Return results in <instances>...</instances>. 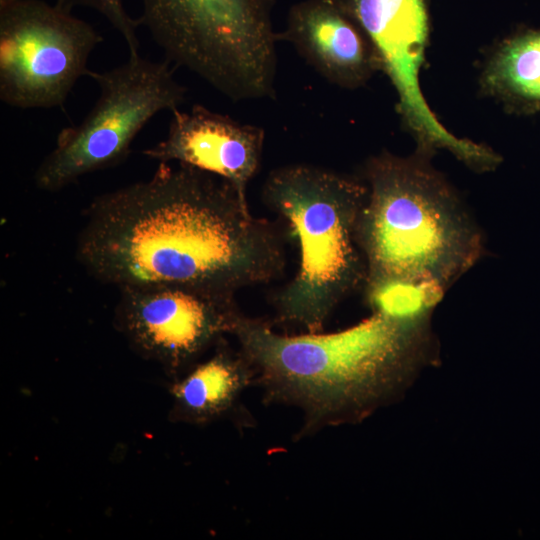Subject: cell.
Returning a JSON list of instances; mask_svg holds the SVG:
<instances>
[{
    "label": "cell",
    "mask_w": 540,
    "mask_h": 540,
    "mask_svg": "<svg viewBox=\"0 0 540 540\" xmlns=\"http://www.w3.org/2000/svg\"><path fill=\"white\" fill-rule=\"evenodd\" d=\"M428 159L382 152L367 160L368 195L356 230L365 283L426 278L449 288L482 257L477 222Z\"/></svg>",
    "instance_id": "cell-3"
},
{
    "label": "cell",
    "mask_w": 540,
    "mask_h": 540,
    "mask_svg": "<svg viewBox=\"0 0 540 540\" xmlns=\"http://www.w3.org/2000/svg\"><path fill=\"white\" fill-rule=\"evenodd\" d=\"M171 113L166 137L143 154L160 163L198 169L247 191L261 164L264 130L199 104Z\"/></svg>",
    "instance_id": "cell-9"
},
{
    "label": "cell",
    "mask_w": 540,
    "mask_h": 540,
    "mask_svg": "<svg viewBox=\"0 0 540 540\" xmlns=\"http://www.w3.org/2000/svg\"><path fill=\"white\" fill-rule=\"evenodd\" d=\"M365 297L372 311L409 321H431L447 287L434 279L391 278L367 282Z\"/></svg>",
    "instance_id": "cell-13"
},
{
    "label": "cell",
    "mask_w": 540,
    "mask_h": 540,
    "mask_svg": "<svg viewBox=\"0 0 540 540\" xmlns=\"http://www.w3.org/2000/svg\"><path fill=\"white\" fill-rule=\"evenodd\" d=\"M367 195L364 180L311 164L270 172L262 199L299 249L297 272L272 299L277 322L322 332L337 306L364 287L367 267L356 230Z\"/></svg>",
    "instance_id": "cell-4"
},
{
    "label": "cell",
    "mask_w": 540,
    "mask_h": 540,
    "mask_svg": "<svg viewBox=\"0 0 540 540\" xmlns=\"http://www.w3.org/2000/svg\"><path fill=\"white\" fill-rule=\"evenodd\" d=\"M57 5L72 11L77 7L91 8L104 16L112 27L121 35L129 55L139 54L137 27L141 22L133 19L126 11L123 0H56Z\"/></svg>",
    "instance_id": "cell-14"
},
{
    "label": "cell",
    "mask_w": 540,
    "mask_h": 540,
    "mask_svg": "<svg viewBox=\"0 0 540 540\" xmlns=\"http://www.w3.org/2000/svg\"><path fill=\"white\" fill-rule=\"evenodd\" d=\"M76 256L119 289L170 284L233 296L275 280L286 265L281 232L251 213L246 191L168 163L93 200Z\"/></svg>",
    "instance_id": "cell-1"
},
{
    "label": "cell",
    "mask_w": 540,
    "mask_h": 540,
    "mask_svg": "<svg viewBox=\"0 0 540 540\" xmlns=\"http://www.w3.org/2000/svg\"><path fill=\"white\" fill-rule=\"evenodd\" d=\"M103 41L88 22L42 0H0V100L19 109L61 107Z\"/></svg>",
    "instance_id": "cell-7"
},
{
    "label": "cell",
    "mask_w": 540,
    "mask_h": 540,
    "mask_svg": "<svg viewBox=\"0 0 540 540\" xmlns=\"http://www.w3.org/2000/svg\"><path fill=\"white\" fill-rule=\"evenodd\" d=\"M222 340L209 358L171 380V422L204 426L229 416L243 392L254 384L250 362L240 350L221 345Z\"/></svg>",
    "instance_id": "cell-11"
},
{
    "label": "cell",
    "mask_w": 540,
    "mask_h": 540,
    "mask_svg": "<svg viewBox=\"0 0 540 540\" xmlns=\"http://www.w3.org/2000/svg\"><path fill=\"white\" fill-rule=\"evenodd\" d=\"M279 39L291 43L320 75L343 88L364 85L380 69L373 45L346 0L294 4Z\"/></svg>",
    "instance_id": "cell-10"
},
{
    "label": "cell",
    "mask_w": 540,
    "mask_h": 540,
    "mask_svg": "<svg viewBox=\"0 0 540 540\" xmlns=\"http://www.w3.org/2000/svg\"><path fill=\"white\" fill-rule=\"evenodd\" d=\"M99 88L92 109L78 124L63 128L34 180L44 191H57L91 172L114 166L129 154L142 128L162 111L178 109L186 89L169 61L138 55L104 72L89 71Z\"/></svg>",
    "instance_id": "cell-6"
},
{
    "label": "cell",
    "mask_w": 540,
    "mask_h": 540,
    "mask_svg": "<svg viewBox=\"0 0 540 540\" xmlns=\"http://www.w3.org/2000/svg\"><path fill=\"white\" fill-rule=\"evenodd\" d=\"M232 335L255 371L266 404L301 410L296 439L356 424L400 400L421 371L440 359L431 321L381 311L331 333L281 334L242 314Z\"/></svg>",
    "instance_id": "cell-2"
},
{
    "label": "cell",
    "mask_w": 540,
    "mask_h": 540,
    "mask_svg": "<svg viewBox=\"0 0 540 540\" xmlns=\"http://www.w3.org/2000/svg\"><path fill=\"white\" fill-rule=\"evenodd\" d=\"M141 2L140 22L169 62L234 102L275 97L273 0Z\"/></svg>",
    "instance_id": "cell-5"
},
{
    "label": "cell",
    "mask_w": 540,
    "mask_h": 540,
    "mask_svg": "<svg viewBox=\"0 0 540 540\" xmlns=\"http://www.w3.org/2000/svg\"><path fill=\"white\" fill-rule=\"evenodd\" d=\"M116 328L141 357L175 379L198 362L242 315L233 295L150 284L120 288Z\"/></svg>",
    "instance_id": "cell-8"
},
{
    "label": "cell",
    "mask_w": 540,
    "mask_h": 540,
    "mask_svg": "<svg viewBox=\"0 0 540 540\" xmlns=\"http://www.w3.org/2000/svg\"><path fill=\"white\" fill-rule=\"evenodd\" d=\"M485 91L517 113L540 111V29L506 39L482 75Z\"/></svg>",
    "instance_id": "cell-12"
}]
</instances>
